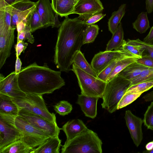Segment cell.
Listing matches in <instances>:
<instances>
[{"mask_svg": "<svg viewBox=\"0 0 153 153\" xmlns=\"http://www.w3.org/2000/svg\"><path fill=\"white\" fill-rule=\"evenodd\" d=\"M87 25L78 17H65L58 30L54 62L61 71L68 72L76 53L83 44L84 31Z\"/></svg>", "mask_w": 153, "mask_h": 153, "instance_id": "1", "label": "cell"}, {"mask_svg": "<svg viewBox=\"0 0 153 153\" xmlns=\"http://www.w3.org/2000/svg\"><path fill=\"white\" fill-rule=\"evenodd\" d=\"M61 71L52 69L47 63L40 66L34 62L22 68L18 76L19 86L26 94L42 95L52 93L65 85Z\"/></svg>", "mask_w": 153, "mask_h": 153, "instance_id": "2", "label": "cell"}, {"mask_svg": "<svg viewBox=\"0 0 153 153\" xmlns=\"http://www.w3.org/2000/svg\"><path fill=\"white\" fill-rule=\"evenodd\" d=\"M102 140L88 128L62 146V153H102Z\"/></svg>", "mask_w": 153, "mask_h": 153, "instance_id": "3", "label": "cell"}, {"mask_svg": "<svg viewBox=\"0 0 153 153\" xmlns=\"http://www.w3.org/2000/svg\"><path fill=\"white\" fill-rule=\"evenodd\" d=\"M131 85V81L118 74L107 82L101 105L112 113L117 110L119 102Z\"/></svg>", "mask_w": 153, "mask_h": 153, "instance_id": "4", "label": "cell"}, {"mask_svg": "<svg viewBox=\"0 0 153 153\" xmlns=\"http://www.w3.org/2000/svg\"><path fill=\"white\" fill-rule=\"evenodd\" d=\"M25 97L12 98L19 110L23 109L39 115L57 124L55 114L48 111L42 95L26 94Z\"/></svg>", "mask_w": 153, "mask_h": 153, "instance_id": "5", "label": "cell"}, {"mask_svg": "<svg viewBox=\"0 0 153 153\" xmlns=\"http://www.w3.org/2000/svg\"><path fill=\"white\" fill-rule=\"evenodd\" d=\"M77 79L81 94L102 98L107 82L86 73L72 64V70Z\"/></svg>", "mask_w": 153, "mask_h": 153, "instance_id": "6", "label": "cell"}, {"mask_svg": "<svg viewBox=\"0 0 153 153\" xmlns=\"http://www.w3.org/2000/svg\"><path fill=\"white\" fill-rule=\"evenodd\" d=\"M15 123L23 135L21 139L32 148L38 147L51 137L48 134L36 128L21 116H17L16 117Z\"/></svg>", "mask_w": 153, "mask_h": 153, "instance_id": "7", "label": "cell"}, {"mask_svg": "<svg viewBox=\"0 0 153 153\" xmlns=\"http://www.w3.org/2000/svg\"><path fill=\"white\" fill-rule=\"evenodd\" d=\"M16 117L0 114V151L23 137L15 125Z\"/></svg>", "mask_w": 153, "mask_h": 153, "instance_id": "8", "label": "cell"}, {"mask_svg": "<svg viewBox=\"0 0 153 153\" xmlns=\"http://www.w3.org/2000/svg\"><path fill=\"white\" fill-rule=\"evenodd\" d=\"M128 57L137 58L120 48L114 51H101L94 55L91 61V65L97 75L114 61Z\"/></svg>", "mask_w": 153, "mask_h": 153, "instance_id": "9", "label": "cell"}, {"mask_svg": "<svg viewBox=\"0 0 153 153\" xmlns=\"http://www.w3.org/2000/svg\"><path fill=\"white\" fill-rule=\"evenodd\" d=\"M18 116L24 118L36 128L51 137L59 136L60 128L57 124L53 123L43 117L27 111L19 109Z\"/></svg>", "mask_w": 153, "mask_h": 153, "instance_id": "10", "label": "cell"}, {"mask_svg": "<svg viewBox=\"0 0 153 153\" xmlns=\"http://www.w3.org/2000/svg\"><path fill=\"white\" fill-rule=\"evenodd\" d=\"M15 29L0 21V69L11 54Z\"/></svg>", "mask_w": 153, "mask_h": 153, "instance_id": "11", "label": "cell"}, {"mask_svg": "<svg viewBox=\"0 0 153 153\" xmlns=\"http://www.w3.org/2000/svg\"><path fill=\"white\" fill-rule=\"evenodd\" d=\"M15 71L11 72L6 77L0 74V94L12 98L25 97L26 94L20 88L18 76Z\"/></svg>", "mask_w": 153, "mask_h": 153, "instance_id": "12", "label": "cell"}, {"mask_svg": "<svg viewBox=\"0 0 153 153\" xmlns=\"http://www.w3.org/2000/svg\"><path fill=\"white\" fill-rule=\"evenodd\" d=\"M38 3V1L36 2L30 1H22L6 8L10 10L11 11V27L16 29L18 23L23 21L26 22L28 16L36 8Z\"/></svg>", "mask_w": 153, "mask_h": 153, "instance_id": "13", "label": "cell"}, {"mask_svg": "<svg viewBox=\"0 0 153 153\" xmlns=\"http://www.w3.org/2000/svg\"><path fill=\"white\" fill-rule=\"evenodd\" d=\"M103 9L100 0H79L72 14H78V17L85 21L93 15L102 12Z\"/></svg>", "mask_w": 153, "mask_h": 153, "instance_id": "14", "label": "cell"}, {"mask_svg": "<svg viewBox=\"0 0 153 153\" xmlns=\"http://www.w3.org/2000/svg\"><path fill=\"white\" fill-rule=\"evenodd\" d=\"M36 9L44 28L59 27L61 23L59 21L58 15L56 13L54 15L50 0H38Z\"/></svg>", "mask_w": 153, "mask_h": 153, "instance_id": "15", "label": "cell"}, {"mask_svg": "<svg viewBox=\"0 0 153 153\" xmlns=\"http://www.w3.org/2000/svg\"><path fill=\"white\" fill-rule=\"evenodd\" d=\"M124 118L131 138L137 147L140 144L143 137L142 128L143 120L134 115L130 110L126 111Z\"/></svg>", "mask_w": 153, "mask_h": 153, "instance_id": "16", "label": "cell"}, {"mask_svg": "<svg viewBox=\"0 0 153 153\" xmlns=\"http://www.w3.org/2000/svg\"><path fill=\"white\" fill-rule=\"evenodd\" d=\"M100 98L78 94L76 103L80 106L85 116L92 119L95 118L97 114V105Z\"/></svg>", "mask_w": 153, "mask_h": 153, "instance_id": "17", "label": "cell"}, {"mask_svg": "<svg viewBox=\"0 0 153 153\" xmlns=\"http://www.w3.org/2000/svg\"><path fill=\"white\" fill-rule=\"evenodd\" d=\"M87 128L83 122L79 119H74L67 122L60 128L65 133L66 137L65 142H68L77 136Z\"/></svg>", "mask_w": 153, "mask_h": 153, "instance_id": "18", "label": "cell"}, {"mask_svg": "<svg viewBox=\"0 0 153 153\" xmlns=\"http://www.w3.org/2000/svg\"><path fill=\"white\" fill-rule=\"evenodd\" d=\"M79 0H51V5L55 13L61 17L72 14Z\"/></svg>", "mask_w": 153, "mask_h": 153, "instance_id": "19", "label": "cell"}, {"mask_svg": "<svg viewBox=\"0 0 153 153\" xmlns=\"http://www.w3.org/2000/svg\"><path fill=\"white\" fill-rule=\"evenodd\" d=\"M61 140L59 136L51 137L36 148L32 153H59Z\"/></svg>", "mask_w": 153, "mask_h": 153, "instance_id": "20", "label": "cell"}, {"mask_svg": "<svg viewBox=\"0 0 153 153\" xmlns=\"http://www.w3.org/2000/svg\"><path fill=\"white\" fill-rule=\"evenodd\" d=\"M19 110L12 98L0 94V114L17 117Z\"/></svg>", "mask_w": 153, "mask_h": 153, "instance_id": "21", "label": "cell"}, {"mask_svg": "<svg viewBox=\"0 0 153 153\" xmlns=\"http://www.w3.org/2000/svg\"><path fill=\"white\" fill-rule=\"evenodd\" d=\"M149 68L135 62L129 65L118 74L131 81Z\"/></svg>", "mask_w": 153, "mask_h": 153, "instance_id": "22", "label": "cell"}, {"mask_svg": "<svg viewBox=\"0 0 153 153\" xmlns=\"http://www.w3.org/2000/svg\"><path fill=\"white\" fill-rule=\"evenodd\" d=\"M34 149L30 146L21 139L0 150V153H32Z\"/></svg>", "mask_w": 153, "mask_h": 153, "instance_id": "23", "label": "cell"}, {"mask_svg": "<svg viewBox=\"0 0 153 153\" xmlns=\"http://www.w3.org/2000/svg\"><path fill=\"white\" fill-rule=\"evenodd\" d=\"M124 35L122 23L120 22L115 32L112 34L111 39L107 43L106 51L117 50L120 48L123 42Z\"/></svg>", "mask_w": 153, "mask_h": 153, "instance_id": "24", "label": "cell"}, {"mask_svg": "<svg viewBox=\"0 0 153 153\" xmlns=\"http://www.w3.org/2000/svg\"><path fill=\"white\" fill-rule=\"evenodd\" d=\"M126 4H122L118 10L112 13L111 15L108 19V26L109 30L113 34L117 29L121 20L126 13Z\"/></svg>", "mask_w": 153, "mask_h": 153, "instance_id": "25", "label": "cell"}, {"mask_svg": "<svg viewBox=\"0 0 153 153\" xmlns=\"http://www.w3.org/2000/svg\"><path fill=\"white\" fill-rule=\"evenodd\" d=\"M73 63L84 71L97 78V74L91 64L90 65L87 62L80 50L76 53L74 58Z\"/></svg>", "mask_w": 153, "mask_h": 153, "instance_id": "26", "label": "cell"}, {"mask_svg": "<svg viewBox=\"0 0 153 153\" xmlns=\"http://www.w3.org/2000/svg\"><path fill=\"white\" fill-rule=\"evenodd\" d=\"M147 13V12H141L132 23L133 28L140 34L145 33L150 27Z\"/></svg>", "mask_w": 153, "mask_h": 153, "instance_id": "27", "label": "cell"}, {"mask_svg": "<svg viewBox=\"0 0 153 153\" xmlns=\"http://www.w3.org/2000/svg\"><path fill=\"white\" fill-rule=\"evenodd\" d=\"M138 59L136 57H128L119 60L113 71L108 76L106 82L111 80L129 65L136 62Z\"/></svg>", "mask_w": 153, "mask_h": 153, "instance_id": "28", "label": "cell"}, {"mask_svg": "<svg viewBox=\"0 0 153 153\" xmlns=\"http://www.w3.org/2000/svg\"><path fill=\"white\" fill-rule=\"evenodd\" d=\"M26 22L30 27L32 33L38 29L44 28L36 8L28 16Z\"/></svg>", "mask_w": 153, "mask_h": 153, "instance_id": "29", "label": "cell"}, {"mask_svg": "<svg viewBox=\"0 0 153 153\" xmlns=\"http://www.w3.org/2000/svg\"><path fill=\"white\" fill-rule=\"evenodd\" d=\"M99 30L97 25H87L83 32V45L93 42L98 34Z\"/></svg>", "mask_w": 153, "mask_h": 153, "instance_id": "30", "label": "cell"}, {"mask_svg": "<svg viewBox=\"0 0 153 153\" xmlns=\"http://www.w3.org/2000/svg\"><path fill=\"white\" fill-rule=\"evenodd\" d=\"M127 42L130 44L138 45L141 47L144 50L142 57H149L153 59V45L145 42L139 39L135 40L128 39Z\"/></svg>", "mask_w": 153, "mask_h": 153, "instance_id": "31", "label": "cell"}, {"mask_svg": "<svg viewBox=\"0 0 153 153\" xmlns=\"http://www.w3.org/2000/svg\"><path fill=\"white\" fill-rule=\"evenodd\" d=\"M153 87V80L141 82L131 86L126 93L142 94Z\"/></svg>", "mask_w": 153, "mask_h": 153, "instance_id": "32", "label": "cell"}, {"mask_svg": "<svg viewBox=\"0 0 153 153\" xmlns=\"http://www.w3.org/2000/svg\"><path fill=\"white\" fill-rule=\"evenodd\" d=\"M125 51L135 56L138 58L142 57L143 49L138 45H133L128 44L124 39L123 44L120 48Z\"/></svg>", "mask_w": 153, "mask_h": 153, "instance_id": "33", "label": "cell"}, {"mask_svg": "<svg viewBox=\"0 0 153 153\" xmlns=\"http://www.w3.org/2000/svg\"><path fill=\"white\" fill-rule=\"evenodd\" d=\"M142 94L134 93H126L118 102L117 109L124 108L132 103L138 97Z\"/></svg>", "mask_w": 153, "mask_h": 153, "instance_id": "34", "label": "cell"}, {"mask_svg": "<svg viewBox=\"0 0 153 153\" xmlns=\"http://www.w3.org/2000/svg\"><path fill=\"white\" fill-rule=\"evenodd\" d=\"M153 80V68H149L143 71L139 75L131 81V86L142 82Z\"/></svg>", "mask_w": 153, "mask_h": 153, "instance_id": "35", "label": "cell"}, {"mask_svg": "<svg viewBox=\"0 0 153 153\" xmlns=\"http://www.w3.org/2000/svg\"><path fill=\"white\" fill-rule=\"evenodd\" d=\"M53 108L56 113L62 116L69 114L73 109L72 105L65 100L59 101L54 106Z\"/></svg>", "mask_w": 153, "mask_h": 153, "instance_id": "36", "label": "cell"}, {"mask_svg": "<svg viewBox=\"0 0 153 153\" xmlns=\"http://www.w3.org/2000/svg\"><path fill=\"white\" fill-rule=\"evenodd\" d=\"M143 121L144 125L148 129L153 130V101L145 112Z\"/></svg>", "mask_w": 153, "mask_h": 153, "instance_id": "37", "label": "cell"}, {"mask_svg": "<svg viewBox=\"0 0 153 153\" xmlns=\"http://www.w3.org/2000/svg\"><path fill=\"white\" fill-rule=\"evenodd\" d=\"M122 59L116 60L110 64L97 74V78L106 82L108 76L113 71L118 61Z\"/></svg>", "mask_w": 153, "mask_h": 153, "instance_id": "38", "label": "cell"}, {"mask_svg": "<svg viewBox=\"0 0 153 153\" xmlns=\"http://www.w3.org/2000/svg\"><path fill=\"white\" fill-rule=\"evenodd\" d=\"M27 39L29 43L33 44L34 42V39L32 34L30 27L27 25L25 29L22 32L18 33L17 41H24Z\"/></svg>", "mask_w": 153, "mask_h": 153, "instance_id": "39", "label": "cell"}, {"mask_svg": "<svg viewBox=\"0 0 153 153\" xmlns=\"http://www.w3.org/2000/svg\"><path fill=\"white\" fill-rule=\"evenodd\" d=\"M31 0H0V10L8 8L13 5L22 1H29Z\"/></svg>", "mask_w": 153, "mask_h": 153, "instance_id": "40", "label": "cell"}, {"mask_svg": "<svg viewBox=\"0 0 153 153\" xmlns=\"http://www.w3.org/2000/svg\"><path fill=\"white\" fill-rule=\"evenodd\" d=\"M105 15V14H103L102 12L93 15L87 20L84 21V23L86 25L94 24L102 19Z\"/></svg>", "mask_w": 153, "mask_h": 153, "instance_id": "41", "label": "cell"}, {"mask_svg": "<svg viewBox=\"0 0 153 153\" xmlns=\"http://www.w3.org/2000/svg\"><path fill=\"white\" fill-rule=\"evenodd\" d=\"M28 45V43L24 41H19L17 42L15 47L16 57H19L22 52L24 53Z\"/></svg>", "mask_w": 153, "mask_h": 153, "instance_id": "42", "label": "cell"}, {"mask_svg": "<svg viewBox=\"0 0 153 153\" xmlns=\"http://www.w3.org/2000/svg\"><path fill=\"white\" fill-rule=\"evenodd\" d=\"M136 62L149 68H153V59L151 58L143 57L138 59Z\"/></svg>", "mask_w": 153, "mask_h": 153, "instance_id": "43", "label": "cell"}, {"mask_svg": "<svg viewBox=\"0 0 153 153\" xmlns=\"http://www.w3.org/2000/svg\"><path fill=\"white\" fill-rule=\"evenodd\" d=\"M143 41L150 44L153 45V26L151 28L149 33L143 39Z\"/></svg>", "mask_w": 153, "mask_h": 153, "instance_id": "44", "label": "cell"}, {"mask_svg": "<svg viewBox=\"0 0 153 153\" xmlns=\"http://www.w3.org/2000/svg\"><path fill=\"white\" fill-rule=\"evenodd\" d=\"M146 9L148 13L153 12V0H146Z\"/></svg>", "mask_w": 153, "mask_h": 153, "instance_id": "45", "label": "cell"}, {"mask_svg": "<svg viewBox=\"0 0 153 153\" xmlns=\"http://www.w3.org/2000/svg\"><path fill=\"white\" fill-rule=\"evenodd\" d=\"M16 57L15 65V71L17 74H19L21 70L22 62L19 57Z\"/></svg>", "mask_w": 153, "mask_h": 153, "instance_id": "46", "label": "cell"}, {"mask_svg": "<svg viewBox=\"0 0 153 153\" xmlns=\"http://www.w3.org/2000/svg\"><path fill=\"white\" fill-rule=\"evenodd\" d=\"M26 22L24 21H22L18 23L16 25V28L18 33L24 30L27 26Z\"/></svg>", "mask_w": 153, "mask_h": 153, "instance_id": "47", "label": "cell"}, {"mask_svg": "<svg viewBox=\"0 0 153 153\" xmlns=\"http://www.w3.org/2000/svg\"><path fill=\"white\" fill-rule=\"evenodd\" d=\"M146 102L153 101V91L147 93L143 97Z\"/></svg>", "mask_w": 153, "mask_h": 153, "instance_id": "48", "label": "cell"}, {"mask_svg": "<svg viewBox=\"0 0 153 153\" xmlns=\"http://www.w3.org/2000/svg\"><path fill=\"white\" fill-rule=\"evenodd\" d=\"M152 145H153V148H152V149L151 150L148 152H147V153H153V140L152 141Z\"/></svg>", "mask_w": 153, "mask_h": 153, "instance_id": "49", "label": "cell"}]
</instances>
